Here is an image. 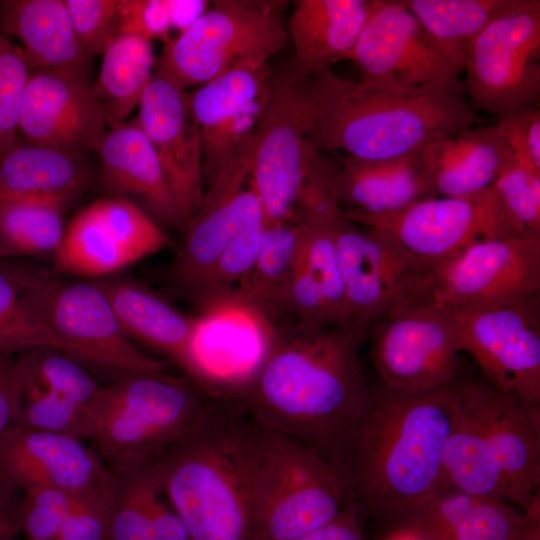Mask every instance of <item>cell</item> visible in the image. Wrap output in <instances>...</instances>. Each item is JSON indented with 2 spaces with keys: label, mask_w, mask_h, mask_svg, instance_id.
Listing matches in <instances>:
<instances>
[{
  "label": "cell",
  "mask_w": 540,
  "mask_h": 540,
  "mask_svg": "<svg viewBox=\"0 0 540 540\" xmlns=\"http://www.w3.org/2000/svg\"><path fill=\"white\" fill-rule=\"evenodd\" d=\"M295 540H366L352 508L345 507L332 521Z\"/></svg>",
  "instance_id": "obj_50"
},
{
  "label": "cell",
  "mask_w": 540,
  "mask_h": 540,
  "mask_svg": "<svg viewBox=\"0 0 540 540\" xmlns=\"http://www.w3.org/2000/svg\"><path fill=\"white\" fill-rule=\"evenodd\" d=\"M458 403L457 419L443 452L441 490L507 501L501 472L483 432L472 414Z\"/></svg>",
  "instance_id": "obj_34"
},
{
  "label": "cell",
  "mask_w": 540,
  "mask_h": 540,
  "mask_svg": "<svg viewBox=\"0 0 540 540\" xmlns=\"http://www.w3.org/2000/svg\"><path fill=\"white\" fill-rule=\"evenodd\" d=\"M190 340L191 379L237 396L263 361L275 326L231 292L200 302Z\"/></svg>",
  "instance_id": "obj_16"
},
{
  "label": "cell",
  "mask_w": 540,
  "mask_h": 540,
  "mask_svg": "<svg viewBox=\"0 0 540 540\" xmlns=\"http://www.w3.org/2000/svg\"><path fill=\"white\" fill-rule=\"evenodd\" d=\"M271 74L268 63H247L187 91L209 182L252 145Z\"/></svg>",
  "instance_id": "obj_18"
},
{
  "label": "cell",
  "mask_w": 540,
  "mask_h": 540,
  "mask_svg": "<svg viewBox=\"0 0 540 540\" xmlns=\"http://www.w3.org/2000/svg\"><path fill=\"white\" fill-rule=\"evenodd\" d=\"M523 513L525 522L517 540H540V499Z\"/></svg>",
  "instance_id": "obj_53"
},
{
  "label": "cell",
  "mask_w": 540,
  "mask_h": 540,
  "mask_svg": "<svg viewBox=\"0 0 540 540\" xmlns=\"http://www.w3.org/2000/svg\"><path fill=\"white\" fill-rule=\"evenodd\" d=\"M21 43L33 70L55 69L88 77L91 59L82 50L64 0L0 1V33Z\"/></svg>",
  "instance_id": "obj_30"
},
{
  "label": "cell",
  "mask_w": 540,
  "mask_h": 540,
  "mask_svg": "<svg viewBox=\"0 0 540 540\" xmlns=\"http://www.w3.org/2000/svg\"><path fill=\"white\" fill-rule=\"evenodd\" d=\"M264 427L225 396L183 437L147 460L191 540H257Z\"/></svg>",
  "instance_id": "obj_3"
},
{
  "label": "cell",
  "mask_w": 540,
  "mask_h": 540,
  "mask_svg": "<svg viewBox=\"0 0 540 540\" xmlns=\"http://www.w3.org/2000/svg\"><path fill=\"white\" fill-rule=\"evenodd\" d=\"M348 60L361 79L407 86L459 79L465 71V53L432 37L400 0H371Z\"/></svg>",
  "instance_id": "obj_15"
},
{
  "label": "cell",
  "mask_w": 540,
  "mask_h": 540,
  "mask_svg": "<svg viewBox=\"0 0 540 540\" xmlns=\"http://www.w3.org/2000/svg\"><path fill=\"white\" fill-rule=\"evenodd\" d=\"M66 205L45 201L0 204V259L51 257L63 239Z\"/></svg>",
  "instance_id": "obj_37"
},
{
  "label": "cell",
  "mask_w": 540,
  "mask_h": 540,
  "mask_svg": "<svg viewBox=\"0 0 540 540\" xmlns=\"http://www.w3.org/2000/svg\"><path fill=\"white\" fill-rule=\"evenodd\" d=\"M53 260L60 272L92 279L119 273L133 264L92 203L80 210L65 227L61 245Z\"/></svg>",
  "instance_id": "obj_36"
},
{
  "label": "cell",
  "mask_w": 540,
  "mask_h": 540,
  "mask_svg": "<svg viewBox=\"0 0 540 540\" xmlns=\"http://www.w3.org/2000/svg\"><path fill=\"white\" fill-rule=\"evenodd\" d=\"M540 292V239H484L429 270L414 304L473 309Z\"/></svg>",
  "instance_id": "obj_13"
},
{
  "label": "cell",
  "mask_w": 540,
  "mask_h": 540,
  "mask_svg": "<svg viewBox=\"0 0 540 540\" xmlns=\"http://www.w3.org/2000/svg\"><path fill=\"white\" fill-rule=\"evenodd\" d=\"M89 182L83 157L30 143H17L0 156V204L45 201L67 205Z\"/></svg>",
  "instance_id": "obj_31"
},
{
  "label": "cell",
  "mask_w": 540,
  "mask_h": 540,
  "mask_svg": "<svg viewBox=\"0 0 540 540\" xmlns=\"http://www.w3.org/2000/svg\"><path fill=\"white\" fill-rule=\"evenodd\" d=\"M286 1L216 0L184 32L163 44L155 73L195 89L243 64L267 63L285 45Z\"/></svg>",
  "instance_id": "obj_6"
},
{
  "label": "cell",
  "mask_w": 540,
  "mask_h": 540,
  "mask_svg": "<svg viewBox=\"0 0 540 540\" xmlns=\"http://www.w3.org/2000/svg\"><path fill=\"white\" fill-rule=\"evenodd\" d=\"M524 522L523 511L509 502L478 496L444 540H517Z\"/></svg>",
  "instance_id": "obj_42"
},
{
  "label": "cell",
  "mask_w": 540,
  "mask_h": 540,
  "mask_svg": "<svg viewBox=\"0 0 540 540\" xmlns=\"http://www.w3.org/2000/svg\"><path fill=\"white\" fill-rule=\"evenodd\" d=\"M103 470L101 458L71 435L12 427L0 438V477L22 494L81 493L98 487Z\"/></svg>",
  "instance_id": "obj_23"
},
{
  "label": "cell",
  "mask_w": 540,
  "mask_h": 540,
  "mask_svg": "<svg viewBox=\"0 0 540 540\" xmlns=\"http://www.w3.org/2000/svg\"><path fill=\"white\" fill-rule=\"evenodd\" d=\"M30 312L54 347L76 360L116 370L164 371L124 333L105 292L94 280L66 281L47 272L28 291Z\"/></svg>",
  "instance_id": "obj_9"
},
{
  "label": "cell",
  "mask_w": 540,
  "mask_h": 540,
  "mask_svg": "<svg viewBox=\"0 0 540 540\" xmlns=\"http://www.w3.org/2000/svg\"><path fill=\"white\" fill-rule=\"evenodd\" d=\"M348 327L367 336L382 317L415 304L428 272L379 231L353 222L339 205L331 215Z\"/></svg>",
  "instance_id": "obj_12"
},
{
  "label": "cell",
  "mask_w": 540,
  "mask_h": 540,
  "mask_svg": "<svg viewBox=\"0 0 540 540\" xmlns=\"http://www.w3.org/2000/svg\"><path fill=\"white\" fill-rule=\"evenodd\" d=\"M156 56L151 40L133 34L120 35L103 53L99 74L92 84L108 118L117 127L138 108L155 74Z\"/></svg>",
  "instance_id": "obj_33"
},
{
  "label": "cell",
  "mask_w": 540,
  "mask_h": 540,
  "mask_svg": "<svg viewBox=\"0 0 540 540\" xmlns=\"http://www.w3.org/2000/svg\"><path fill=\"white\" fill-rule=\"evenodd\" d=\"M265 222L239 234L219 255L206 279L198 301L230 292L253 267L261 245Z\"/></svg>",
  "instance_id": "obj_44"
},
{
  "label": "cell",
  "mask_w": 540,
  "mask_h": 540,
  "mask_svg": "<svg viewBox=\"0 0 540 540\" xmlns=\"http://www.w3.org/2000/svg\"><path fill=\"white\" fill-rule=\"evenodd\" d=\"M55 540H109L108 509L98 487L76 495Z\"/></svg>",
  "instance_id": "obj_48"
},
{
  "label": "cell",
  "mask_w": 540,
  "mask_h": 540,
  "mask_svg": "<svg viewBox=\"0 0 540 540\" xmlns=\"http://www.w3.org/2000/svg\"><path fill=\"white\" fill-rule=\"evenodd\" d=\"M252 147L217 174L186 226L173 273L182 288L198 296L222 251L243 231L265 222L250 186Z\"/></svg>",
  "instance_id": "obj_19"
},
{
  "label": "cell",
  "mask_w": 540,
  "mask_h": 540,
  "mask_svg": "<svg viewBox=\"0 0 540 540\" xmlns=\"http://www.w3.org/2000/svg\"><path fill=\"white\" fill-rule=\"evenodd\" d=\"M366 337L343 326L281 323L237 398L261 426L311 449L342 475L370 402L358 359Z\"/></svg>",
  "instance_id": "obj_1"
},
{
  "label": "cell",
  "mask_w": 540,
  "mask_h": 540,
  "mask_svg": "<svg viewBox=\"0 0 540 540\" xmlns=\"http://www.w3.org/2000/svg\"><path fill=\"white\" fill-rule=\"evenodd\" d=\"M31 73L21 47L0 33V156L17 144L21 108Z\"/></svg>",
  "instance_id": "obj_41"
},
{
  "label": "cell",
  "mask_w": 540,
  "mask_h": 540,
  "mask_svg": "<svg viewBox=\"0 0 540 540\" xmlns=\"http://www.w3.org/2000/svg\"><path fill=\"white\" fill-rule=\"evenodd\" d=\"M186 93L155 73L144 90L134 119L164 168L183 231L204 194L202 148L189 115Z\"/></svg>",
  "instance_id": "obj_22"
},
{
  "label": "cell",
  "mask_w": 540,
  "mask_h": 540,
  "mask_svg": "<svg viewBox=\"0 0 540 540\" xmlns=\"http://www.w3.org/2000/svg\"><path fill=\"white\" fill-rule=\"evenodd\" d=\"M468 102L501 118L540 103V1L499 18L465 47Z\"/></svg>",
  "instance_id": "obj_10"
},
{
  "label": "cell",
  "mask_w": 540,
  "mask_h": 540,
  "mask_svg": "<svg viewBox=\"0 0 540 540\" xmlns=\"http://www.w3.org/2000/svg\"><path fill=\"white\" fill-rule=\"evenodd\" d=\"M96 152L100 185L108 196L129 199L155 221L183 231L164 168L135 120L109 129Z\"/></svg>",
  "instance_id": "obj_24"
},
{
  "label": "cell",
  "mask_w": 540,
  "mask_h": 540,
  "mask_svg": "<svg viewBox=\"0 0 540 540\" xmlns=\"http://www.w3.org/2000/svg\"><path fill=\"white\" fill-rule=\"evenodd\" d=\"M370 9L371 0H296L287 26L294 50L288 74L302 81L348 60Z\"/></svg>",
  "instance_id": "obj_27"
},
{
  "label": "cell",
  "mask_w": 540,
  "mask_h": 540,
  "mask_svg": "<svg viewBox=\"0 0 540 540\" xmlns=\"http://www.w3.org/2000/svg\"><path fill=\"white\" fill-rule=\"evenodd\" d=\"M120 33L167 43L173 38L170 0H119Z\"/></svg>",
  "instance_id": "obj_47"
},
{
  "label": "cell",
  "mask_w": 540,
  "mask_h": 540,
  "mask_svg": "<svg viewBox=\"0 0 540 540\" xmlns=\"http://www.w3.org/2000/svg\"><path fill=\"white\" fill-rule=\"evenodd\" d=\"M490 192L494 239H540V175L514 166Z\"/></svg>",
  "instance_id": "obj_39"
},
{
  "label": "cell",
  "mask_w": 540,
  "mask_h": 540,
  "mask_svg": "<svg viewBox=\"0 0 540 540\" xmlns=\"http://www.w3.org/2000/svg\"><path fill=\"white\" fill-rule=\"evenodd\" d=\"M25 384V374L17 357L0 355V438L14 426Z\"/></svg>",
  "instance_id": "obj_49"
},
{
  "label": "cell",
  "mask_w": 540,
  "mask_h": 540,
  "mask_svg": "<svg viewBox=\"0 0 540 540\" xmlns=\"http://www.w3.org/2000/svg\"><path fill=\"white\" fill-rule=\"evenodd\" d=\"M225 396L187 376L127 372L100 386L85 411L84 440L106 462L144 461L201 422Z\"/></svg>",
  "instance_id": "obj_5"
},
{
  "label": "cell",
  "mask_w": 540,
  "mask_h": 540,
  "mask_svg": "<svg viewBox=\"0 0 540 540\" xmlns=\"http://www.w3.org/2000/svg\"><path fill=\"white\" fill-rule=\"evenodd\" d=\"M454 385L370 391L342 469L347 503L399 525L441 490L459 410Z\"/></svg>",
  "instance_id": "obj_2"
},
{
  "label": "cell",
  "mask_w": 540,
  "mask_h": 540,
  "mask_svg": "<svg viewBox=\"0 0 540 540\" xmlns=\"http://www.w3.org/2000/svg\"><path fill=\"white\" fill-rule=\"evenodd\" d=\"M72 27L84 53L103 55L121 35L119 0H64Z\"/></svg>",
  "instance_id": "obj_43"
},
{
  "label": "cell",
  "mask_w": 540,
  "mask_h": 540,
  "mask_svg": "<svg viewBox=\"0 0 540 540\" xmlns=\"http://www.w3.org/2000/svg\"><path fill=\"white\" fill-rule=\"evenodd\" d=\"M371 359L382 384L399 389L449 387L461 375V352L443 310L411 305L376 321L368 330Z\"/></svg>",
  "instance_id": "obj_14"
},
{
  "label": "cell",
  "mask_w": 540,
  "mask_h": 540,
  "mask_svg": "<svg viewBox=\"0 0 540 540\" xmlns=\"http://www.w3.org/2000/svg\"><path fill=\"white\" fill-rule=\"evenodd\" d=\"M173 31L177 35L194 24L208 9L211 2L205 0H170Z\"/></svg>",
  "instance_id": "obj_52"
},
{
  "label": "cell",
  "mask_w": 540,
  "mask_h": 540,
  "mask_svg": "<svg viewBox=\"0 0 540 540\" xmlns=\"http://www.w3.org/2000/svg\"><path fill=\"white\" fill-rule=\"evenodd\" d=\"M108 130L107 114L87 76L32 71L19 121L28 143L83 157L97 151Z\"/></svg>",
  "instance_id": "obj_20"
},
{
  "label": "cell",
  "mask_w": 540,
  "mask_h": 540,
  "mask_svg": "<svg viewBox=\"0 0 540 540\" xmlns=\"http://www.w3.org/2000/svg\"><path fill=\"white\" fill-rule=\"evenodd\" d=\"M98 488L108 509L109 540H191L147 460L107 462Z\"/></svg>",
  "instance_id": "obj_25"
},
{
  "label": "cell",
  "mask_w": 540,
  "mask_h": 540,
  "mask_svg": "<svg viewBox=\"0 0 540 540\" xmlns=\"http://www.w3.org/2000/svg\"><path fill=\"white\" fill-rule=\"evenodd\" d=\"M317 154L341 150L361 161L402 158L429 142L482 123L459 79L407 86L343 79L330 69L312 77Z\"/></svg>",
  "instance_id": "obj_4"
},
{
  "label": "cell",
  "mask_w": 540,
  "mask_h": 540,
  "mask_svg": "<svg viewBox=\"0 0 540 540\" xmlns=\"http://www.w3.org/2000/svg\"><path fill=\"white\" fill-rule=\"evenodd\" d=\"M437 41L465 53V47L492 22L531 0H400Z\"/></svg>",
  "instance_id": "obj_35"
},
{
  "label": "cell",
  "mask_w": 540,
  "mask_h": 540,
  "mask_svg": "<svg viewBox=\"0 0 540 540\" xmlns=\"http://www.w3.org/2000/svg\"><path fill=\"white\" fill-rule=\"evenodd\" d=\"M315 105L313 78L296 81L286 70L272 72L253 137L248 180L266 224L294 217L318 155L310 141Z\"/></svg>",
  "instance_id": "obj_7"
},
{
  "label": "cell",
  "mask_w": 540,
  "mask_h": 540,
  "mask_svg": "<svg viewBox=\"0 0 540 540\" xmlns=\"http://www.w3.org/2000/svg\"><path fill=\"white\" fill-rule=\"evenodd\" d=\"M419 153L435 197L478 193L516 166L496 123L435 139Z\"/></svg>",
  "instance_id": "obj_28"
},
{
  "label": "cell",
  "mask_w": 540,
  "mask_h": 540,
  "mask_svg": "<svg viewBox=\"0 0 540 540\" xmlns=\"http://www.w3.org/2000/svg\"><path fill=\"white\" fill-rule=\"evenodd\" d=\"M92 204L108 231L133 263L170 246L169 236L133 201L106 196Z\"/></svg>",
  "instance_id": "obj_40"
},
{
  "label": "cell",
  "mask_w": 540,
  "mask_h": 540,
  "mask_svg": "<svg viewBox=\"0 0 540 540\" xmlns=\"http://www.w3.org/2000/svg\"><path fill=\"white\" fill-rule=\"evenodd\" d=\"M300 244L297 220L266 224L251 270L230 291L273 326L287 314L289 287Z\"/></svg>",
  "instance_id": "obj_32"
},
{
  "label": "cell",
  "mask_w": 540,
  "mask_h": 540,
  "mask_svg": "<svg viewBox=\"0 0 540 540\" xmlns=\"http://www.w3.org/2000/svg\"><path fill=\"white\" fill-rule=\"evenodd\" d=\"M23 494L0 477V540H14L19 531Z\"/></svg>",
  "instance_id": "obj_51"
},
{
  "label": "cell",
  "mask_w": 540,
  "mask_h": 540,
  "mask_svg": "<svg viewBox=\"0 0 540 540\" xmlns=\"http://www.w3.org/2000/svg\"><path fill=\"white\" fill-rule=\"evenodd\" d=\"M347 503L341 473L311 449L264 428L257 477L258 540H295Z\"/></svg>",
  "instance_id": "obj_8"
},
{
  "label": "cell",
  "mask_w": 540,
  "mask_h": 540,
  "mask_svg": "<svg viewBox=\"0 0 540 540\" xmlns=\"http://www.w3.org/2000/svg\"><path fill=\"white\" fill-rule=\"evenodd\" d=\"M93 280L108 297L127 337L162 354L191 379L190 340L195 317L180 312L129 275L116 273Z\"/></svg>",
  "instance_id": "obj_29"
},
{
  "label": "cell",
  "mask_w": 540,
  "mask_h": 540,
  "mask_svg": "<svg viewBox=\"0 0 540 540\" xmlns=\"http://www.w3.org/2000/svg\"><path fill=\"white\" fill-rule=\"evenodd\" d=\"M78 493L38 489L23 494L19 531L27 540H55Z\"/></svg>",
  "instance_id": "obj_45"
},
{
  "label": "cell",
  "mask_w": 540,
  "mask_h": 540,
  "mask_svg": "<svg viewBox=\"0 0 540 540\" xmlns=\"http://www.w3.org/2000/svg\"><path fill=\"white\" fill-rule=\"evenodd\" d=\"M472 414L501 472L506 500L527 511L539 498L540 405L528 403L485 377L454 385Z\"/></svg>",
  "instance_id": "obj_17"
},
{
  "label": "cell",
  "mask_w": 540,
  "mask_h": 540,
  "mask_svg": "<svg viewBox=\"0 0 540 540\" xmlns=\"http://www.w3.org/2000/svg\"><path fill=\"white\" fill-rule=\"evenodd\" d=\"M439 308L487 380L540 405V292L491 307Z\"/></svg>",
  "instance_id": "obj_11"
},
{
  "label": "cell",
  "mask_w": 540,
  "mask_h": 540,
  "mask_svg": "<svg viewBox=\"0 0 540 540\" xmlns=\"http://www.w3.org/2000/svg\"><path fill=\"white\" fill-rule=\"evenodd\" d=\"M342 162L333 180L335 198L342 213L358 224L435 198L419 150L388 161H361L347 156Z\"/></svg>",
  "instance_id": "obj_26"
},
{
  "label": "cell",
  "mask_w": 540,
  "mask_h": 540,
  "mask_svg": "<svg viewBox=\"0 0 540 540\" xmlns=\"http://www.w3.org/2000/svg\"><path fill=\"white\" fill-rule=\"evenodd\" d=\"M385 540H428L413 529L398 525L397 529L390 534Z\"/></svg>",
  "instance_id": "obj_54"
},
{
  "label": "cell",
  "mask_w": 540,
  "mask_h": 540,
  "mask_svg": "<svg viewBox=\"0 0 540 540\" xmlns=\"http://www.w3.org/2000/svg\"><path fill=\"white\" fill-rule=\"evenodd\" d=\"M48 270L18 259H0V355L35 347L55 348L34 320L27 303L29 289Z\"/></svg>",
  "instance_id": "obj_38"
},
{
  "label": "cell",
  "mask_w": 540,
  "mask_h": 540,
  "mask_svg": "<svg viewBox=\"0 0 540 540\" xmlns=\"http://www.w3.org/2000/svg\"><path fill=\"white\" fill-rule=\"evenodd\" d=\"M516 166L540 175V106H529L495 121Z\"/></svg>",
  "instance_id": "obj_46"
},
{
  "label": "cell",
  "mask_w": 540,
  "mask_h": 540,
  "mask_svg": "<svg viewBox=\"0 0 540 540\" xmlns=\"http://www.w3.org/2000/svg\"><path fill=\"white\" fill-rule=\"evenodd\" d=\"M393 242L426 271L469 245L494 239L490 187L463 197H435L364 224Z\"/></svg>",
  "instance_id": "obj_21"
}]
</instances>
